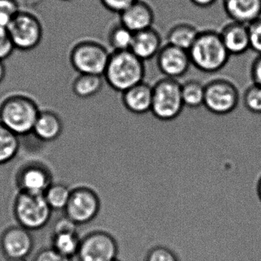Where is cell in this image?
<instances>
[{"mask_svg":"<svg viewBox=\"0 0 261 261\" xmlns=\"http://www.w3.org/2000/svg\"><path fill=\"white\" fill-rule=\"evenodd\" d=\"M144 62L128 51H112L103 77L110 88L122 93L144 82Z\"/></svg>","mask_w":261,"mask_h":261,"instance_id":"obj_1","label":"cell"},{"mask_svg":"<svg viewBox=\"0 0 261 261\" xmlns=\"http://www.w3.org/2000/svg\"><path fill=\"white\" fill-rule=\"evenodd\" d=\"M188 53L192 65L207 74L222 70L230 57L219 33L212 30L199 32L196 40Z\"/></svg>","mask_w":261,"mask_h":261,"instance_id":"obj_2","label":"cell"},{"mask_svg":"<svg viewBox=\"0 0 261 261\" xmlns=\"http://www.w3.org/2000/svg\"><path fill=\"white\" fill-rule=\"evenodd\" d=\"M40 110L32 97L11 94L0 103V123L19 137L33 132Z\"/></svg>","mask_w":261,"mask_h":261,"instance_id":"obj_3","label":"cell"},{"mask_svg":"<svg viewBox=\"0 0 261 261\" xmlns=\"http://www.w3.org/2000/svg\"><path fill=\"white\" fill-rule=\"evenodd\" d=\"M51 210L44 195L19 192L14 203V215L19 225L30 231L40 230L51 219Z\"/></svg>","mask_w":261,"mask_h":261,"instance_id":"obj_4","label":"cell"},{"mask_svg":"<svg viewBox=\"0 0 261 261\" xmlns=\"http://www.w3.org/2000/svg\"><path fill=\"white\" fill-rule=\"evenodd\" d=\"M111 53L100 42L84 39L74 44L71 48L69 62L79 74L103 76Z\"/></svg>","mask_w":261,"mask_h":261,"instance_id":"obj_5","label":"cell"},{"mask_svg":"<svg viewBox=\"0 0 261 261\" xmlns=\"http://www.w3.org/2000/svg\"><path fill=\"white\" fill-rule=\"evenodd\" d=\"M184 108L181 84L178 81L164 77L152 86L151 112L155 117L172 120L178 117Z\"/></svg>","mask_w":261,"mask_h":261,"instance_id":"obj_6","label":"cell"},{"mask_svg":"<svg viewBox=\"0 0 261 261\" xmlns=\"http://www.w3.org/2000/svg\"><path fill=\"white\" fill-rule=\"evenodd\" d=\"M9 34L15 49L30 51L37 48L43 38V27L39 18L30 12L20 10L9 23Z\"/></svg>","mask_w":261,"mask_h":261,"instance_id":"obj_7","label":"cell"},{"mask_svg":"<svg viewBox=\"0 0 261 261\" xmlns=\"http://www.w3.org/2000/svg\"><path fill=\"white\" fill-rule=\"evenodd\" d=\"M241 95L236 85L224 79H215L204 85L203 106L213 114L225 115L234 111L241 103Z\"/></svg>","mask_w":261,"mask_h":261,"instance_id":"obj_8","label":"cell"},{"mask_svg":"<svg viewBox=\"0 0 261 261\" xmlns=\"http://www.w3.org/2000/svg\"><path fill=\"white\" fill-rule=\"evenodd\" d=\"M101 209V200L97 191L88 186L71 190L65 207V216L77 225L88 224L97 218Z\"/></svg>","mask_w":261,"mask_h":261,"instance_id":"obj_9","label":"cell"},{"mask_svg":"<svg viewBox=\"0 0 261 261\" xmlns=\"http://www.w3.org/2000/svg\"><path fill=\"white\" fill-rule=\"evenodd\" d=\"M77 254L81 261H112L118 256V245L108 232L94 230L82 239Z\"/></svg>","mask_w":261,"mask_h":261,"instance_id":"obj_10","label":"cell"},{"mask_svg":"<svg viewBox=\"0 0 261 261\" xmlns=\"http://www.w3.org/2000/svg\"><path fill=\"white\" fill-rule=\"evenodd\" d=\"M155 58L159 71L167 79L183 77L192 65L188 51L169 44L163 45Z\"/></svg>","mask_w":261,"mask_h":261,"instance_id":"obj_11","label":"cell"},{"mask_svg":"<svg viewBox=\"0 0 261 261\" xmlns=\"http://www.w3.org/2000/svg\"><path fill=\"white\" fill-rule=\"evenodd\" d=\"M30 230L15 226L7 229L1 237V247L4 253L13 259H24L33 248V235Z\"/></svg>","mask_w":261,"mask_h":261,"instance_id":"obj_12","label":"cell"},{"mask_svg":"<svg viewBox=\"0 0 261 261\" xmlns=\"http://www.w3.org/2000/svg\"><path fill=\"white\" fill-rule=\"evenodd\" d=\"M17 180L20 192L41 195H44L53 183L49 170L38 163L29 164L22 168Z\"/></svg>","mask_w":261,"mask_h":261,"instance_id":"obj_13","label":"cell"},{"mask_svg":"<svg viewBox=\"0 0 261 261\" xmlns=\"http://www.w3.org/2000/svg\"><path fill=\"white\" fill-rule=\"evenodd\" d=\"M119 15L120 23L134 33L152 28L155 21L153 10L143 0H137Z\"/></svg>","mask_w":261,"mask_h":261,"instance_id":"obj_14","label":"cell"},{"mask_svg":"<svg viewBox=\"0 0 261 261\" xmlns=\"http://www.w3.org/2000/svg\"><path fill=\"white\" fill-rule=\"evenodd\" d=\"M219 34L230 56H241L250 49L247 25L231 21L223 27Z\"/></svg>","mask_w":261,"mask_h":261,"instance_id":"obj_15","label":"cell"},{"mask_svg":"<svg viewBox=\"0 0 261 261\" xmlns=\"http://www.w3.org/2000/svg\"><path fill=\"white\" fill-rule=\"evenodd\" d=\"M162 42L160 33L152 27L134 33L129 51L145 62L156 57L163 47Z\"/></svg>","mask_w":261,"mask_h":261,"instance_id":"obj_16","label":"cell"},{"mask_svg":"<svg viewBox=\"0 0 261 261\" xmlns=\"http://www.w3.org/2000/svg\"><path fill=\"white\" fill-rule=\"evenodd\" d=\"M226 15L233 22L249 25L261 17V0H223Z\"/></svg>","mask_w":261,"mask_h":261,"instance_id":"obj_17","label":"cell"},{"mask_svg":"<svg viewBox=\"0 0 261 261\" xmlns=\"http://www.w3.org/2000/svg\"><path fill=\"white\" fill-rule=\"evenodd\" d=\"M120 100L126 110L134 114L151 111L152 86L143 82L120 94Z\"/></svg>","mask_w":261,"mask_h":261,"instance_id":"obj_18","label":"cell"},{"mask_svg":"<svg viewBox=\"0 0 261 261\" xmlns=\"http://www.w3.org/2000/svg\"><path fill=\"white\" fill-rule=\"evenodd\" d=\"M63 131L62 119L56 113L51 111H40L33 128V134L43 142L57 140Z\"/></svg>","mask_w":261,"mask_h":261,"instance_id":"obj_19","label":"cell"},{"mask_svg":"<svg viewBox=\"0 0 261 261\" xmlns=\"http://www.w3.org/2000/svg\"><path fill=\"white\" fill-rule=\"evenodd\" d=\"M199 32L192 24L181 22L173 25L168 32L167 44L189 51L198 37Z\"/></svg>","mask_w":261,"mask_h":261,"instance_id":"obj_20","label":"cell"},{"mask_svg":"<svg viewBox=\"0 0 261 261\" xmlns=\"http://www.w3.org/2000/svg\"><path fill=\"white\" fill-rule=\"evenodd\" d=\"M103 87V76L90 74H79L71 85L73 93L82 99L94 97L101 91Z\"/></svg>","mask_w":261,"mask_h":261,"instance_id":"obj_21","label":"cell"},{"mask_svg":"<svg viewBox=\"0 0 261 261\" xmlns=\"http://www.w3.org/2000/svg\"><path fill=\"white\" fill-rule=\"evenodd\" d=\"M19 137L0 123V165L10 163L17 155Z\"/></svg>","mask_w":261,"mask_h":261,"instance_id":"obj_22","label":"cell"},{"mask_svg":"<svg viewBox=\"0 0 261 261\" xmlns=\"http://www.w3.org/2000/svg\"><path fill=\"white\" fill-rule=\"evenodd\" d=\"M81 241L77 231L53 233V248L61 254L71 258L79 253Z\"/></svg>","mask_w":261,"mask_h":261,"instance_id":"obj_23","label":"cell"},{"mask_svg":"<svg viewBox=\"0 0 261 261\" xmlns=\"http://www.w3.org/2000/svg\"><path fill=\"white\" fill-rule=\"evenodd\" d=\"M181 97L186 108H198L204 105V85L195 80L181 84Z\"/></svg>","mask_w":261,"mask_h":261,"instance_id":"obj_24","label":"cell"},{"mask_svg":"<svg viewBox=\"0 0 261 261\" xmlns=\"http://www.w3.org/2000/svg\"><path fill=\"white\" fill-rule=\"evenodd\" d=\"M134 33L121 23L113 25L108 33V39L112 51H128L130 49Z\"/></svg>","mask_w":261,"mask_h":261,"instance_id":"obj_25","label":"cell"},{"mask_svg":"<svg viewBox=\"0 0 261 261\" xmlns=\"http://www.w3.org/2000/svg\"><path fill=\"white\" fill-rule=\"evenodd\" d=\"M71 190L61 183H53L44 194L51 210H65L71 197Z\"/></svg>","mask_w":261,"mask_h":261,"instance_id":"obj_26","label":"cell"},{"mask_svg":"<svg viewBox=\"0 0 261 261\" xmlns=\"http://www.w3.org/2000/svg\"><path fill=\"white\" fill-rule=\"evenodd\" d=\"M241 103L251 114L261 115V86L252 84L241 95Z\"/></svg>","mask_w":261,"mask_h":261,"instance_id":"obj_27","label":"cell"},{"mask_svg":"<svg viewBox=\"0 0 261 261\" xmlns=\"http://www.w3.org/2000/svg\"><path fill=\"white\" fill-rule=\"evenodd\" d=\"M20 10L18 0H0V25L8 27Z\"/></svg>","mask_w":261,"mask_h":261,"instance_id":"obj_28","label":"cell"},{"mask_svg":"<svg viewBox=\"0 0 261 261\" xmlns=\"http://www.w3.org/2000/svg\"><path fill=\"white\" fill-rule=\"evenodd\" d=\"M248 27L250 49L261 55V17L247 25Z\"/></svg>","mask_w":261,"mask_h":261,"instance_id":"obj_29","label":"cell"},{"mask_svg":"<svg viewBox=\"0 0 261 261\" xmlns=\"http://www.w3.org/2000/svg\"><path fill=\"white\" fill-rule=\"evenodd\" d=\"M15 47L9 34L7 27L0 25V60L9 59L14 51Z\"/></svg>","mask_w":261,"mask_h":261,"instance_id":"obj_30","label":"cell"},{"mask_svg":"<svg viewBox=\"0 0 261 261\" xmlns=\"http://www.w3.org/2000/svg\"><path fill=\"white\" fill-rule=\"evenodd\" d=\"M146 261H179L178 256L167 247H156L148 253Z\"/></svg>","mask_w":261,"mask_h":261,"instance_id":"obj_31","label":"cell"},{"mask_svg":"<svg viewBox=\"0 0 261 261\" xmlns=\"http://www.w3.org/2000/svg\"><path fill=\"white\" fill-rule=\"evenodd\" d=\"M137 0H100L103 7L111 13L120 14Z\"/></svg>","mask_w":261,"mask_h":261,"instance_id":"obj_32","label":"cell"},{"mask_svg":"<svg viewBox=\"0 0 261 261\" xmlns=\"http://www.w3.org/2000/svg\"><path fill=\"white\" fill-rule=\"evenodd\" d=\"M35 261H71V258L61 254L51 247L39 252Z\"/></svg>","mask_w":261,"mask_h":261,"instance_id":"obj_33","label":"cell"},{"mask_svg":"<svg viewBox=\"0 0 261 261\" xmlns=\"http://www.w3.org/2000/svg\"><path fill=\"white\" fill-rule=\"evenodd\" d=\"M77 224L71 221L68 217L65 216L56 221L53 229V233L60 232H76Z\"/></svg>","mask_w":261,"mask_h":261,"instance_id":"obj_34","label":"cell"},{"mask_svg":"<svg viewBox=\"0 0 261 261\" xmlns=\"http://www.w3.org/2000/svg\"><path fill=\"white\" fill-rule=\"evenodd\" d=\"M250 74L253 83L261 86V55H257L252 62Z\"/></svg>","mask_w":261,"mask_h":261,"instance_id":"obj_35","label":"cell"},{"mask_svg":"<svg viewBox=\"0 0 261 261\" xmlns=\"http://www.w3.org/2000/svg\"><path fill=\"white\" fill-rule=\"evenodd\" d=\"M194 6L198 8L206 9L212 7L217 0H189Z\"/></svg>","mask_w":261,"mask_h":261,"instance_id":"obj_36","label":"cell"},{"mask_svg":"<svg viewBox=\"0 0 261 261\" xmlns=\"http://www.w3.org/2000/svg\"><path fill=\"white\" fill-rule=\"evenodd\" d=\"M6 74H7V70H6L4 61L0 60V85L2 84V82L5 79Z\"/></svg>","mask_w":261,"mask_h":261,"instance_id":"obj_37","label":"cell"},{"mask_svg":"<svg viewBox=\"0 0 261 261\" xmlns=\"http://www.w3.org/2000/svg\"><path fill=\"white\" fill-rule=\"evenodd\" d=\"M257 194L258 197H259V200H260L261 201V176L259 177V181H258Z\"/></svg>","mask_w":261,"mask_h":261,"instance_id":"obj_38","label":"cell"},{"mask_svg":"<svg viewBox=\"0 0 261 261\" xmlns=\"http://www.w3.org/2000/svg\"><path fill=\"white\" fill-rule=\"evenodd\" d=\"M14 261H25L24 259H14Z\"/></svg>","mask_w":261,"mask_h":261,"instance_id":"obj_39","label":"cell"},{"mask_svg":"<svg viewBox=\"0 0 261 261\" xmlns=\"http://www.w3.org/2000/svg\"><path fill=\"white\" fill-rule=\"evenodd\" d=\"M112 261H121L120 259H119L118 258H117V259H114V260Z\"/></svg>","mask_w":261,"mask_h":261,"instance_id":"obj_40","label":"cell"},{"mask_svg":"<svg viewBox=\"0 0 261 261\" xmlns=\"http://www.w3.org/2000/svg\"><path fill=\"white\" fill-rule=\"evenodd\" d=\"M62 1H71V0H62Z\"/></svg>","mask_w":261,"mask_h":261,"instance_id":"obj_41","label":"cell"}]
</instances>
